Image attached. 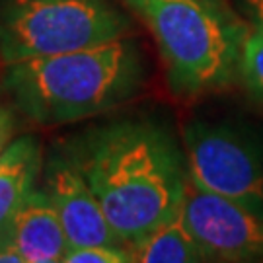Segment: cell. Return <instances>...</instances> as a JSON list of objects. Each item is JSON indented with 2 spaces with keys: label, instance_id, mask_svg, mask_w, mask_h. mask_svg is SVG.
Returning a JSON list of instances; mask_svg holds the SVG:
<instances>
[{
  "label": "cell",
  "instance_id": "cell-4",
  "mask_svg": "<svg viewBox=\"0 0 263 263\" xmlns=\"http://www.w3.org/2000/svg\"><path fill=\"white\" fill-rule=\"evenodd\" d=\"M129 29L107 0H0V65L102 45Z\"/></svg>",
  "mask_w": 263,
  "mask_h": 263
},
{
  "label": "cell",
  "instance_id": "cell-9",
  "mask_svg": "<svg viewBox=\"0 0 263 263\" xmlns=\"http://www.w3.org/2000/svg\"><path fill=\"white\" fill-rule=\"evenodd\" d=\"M10 244L24 263L63 261L68 242L47 191L31 189L10 228Z\"/></svg>",
  "mask_w": 263,
  "mask_h": 263
},
{
  "label": "cell",
  "instance_id": "cell-2",
  "mask_svg": "<svg viewBox=\"0 0 263 263\" xmlns=\"http://www.w3.org/2000/svg\"><path fill=\"white\" fill-rule=\"evenodd\" d=\"M142 59L119 37L68 53L4 66L0 90L39 125H66L125 104L142 84Z\"/></svg>",
  "mask_w": 263,
  "mask_h": 263
},
{
  "label": "cell",
  "instance_id": "cell-1",
  "mask_svg": "<svg viewBox=\"0 0 263 263\" xmlns=\"http://www.w3.org/2000/svg\"><path fill=\"white\" fill-rule=\"evenodd\" d=\"M70 162L127 248L178 215L187 193L183 152L152 123L96 129L76 146Z\"/></svg>",
  "mask_w": 263,
  "mask_h": 263
},
{
  "label": "cell",
  "instance_id": "cell-8",
  "mask_svg": "<svg viewBox=\"0 0 263 263\" xmlns=\"http://www.w3.org/2000/svg\"><path fill=\"white\" fill-rule=\"evenodd\" d=\"M41 166V144L33 135L12 139L0 154V263H24L10 244V228L20 205L35 189Z\"/></svg>",
  "mask_w": 263,
  "mask_h": 263
},
{
  "label": "cell",
  "instance_id": "cell-3",
  "mask_svg": "<svg viewBox=\"0 0 263 263\" xmlns=\"http://www.w3.org/2000/svg\"><path fill=\"white\" fill-rule=\"evenodd\" d=\"M151 29L174 94L226 86L240 70L248 28L220 0H125Z\"/></svg>",
  "mask_w": 263,
  "mask_h": 263
},
{
  "label": "cell",
  "instance_id": "cell-10",
  "mask_svg": "<svg viewBox=\"0 0 263 263\" xmlns=\"http://www.w3.org/2000/svg\"><path fill=\"white\" fill-rule=\"evenodd\" d=\"M133 261L139 263H197L207 261L203 250L183 222L181 211L168 222L129 248Z\"/></svg>",
  "mask_w": 263,
  "mask_h": 263
},
{
  "label": "cell",
  "instance_id": "cell-7",
  "mask_svg": "<svg viewBox=\"0 0 263 263\" xmlns=\"http://www.w3.org/2000/svg\"><path fill=\"white\" fill-rule=\"evenodd\" d=\"M45 191L55 205L68 246L127 248L111 228L84 176L70 160H55L51 164L45 174Z\"/></svg>",
  "mask_w": 263,
  "mask_h": 263
},
{
  "label": "cell",
  "instance_id": "cell-13",
  "mask_svg": "<svg viewBox=\"0 0 263 263\" xmlns=\"http://www.w3.org/2000/svg\"><path fill=\"white\" fill-rule=\"evenodd\" d=\"M16 133V121L14 115L6 105L0 102V154L4 152V148L8 146Z\"/></svg>",
  "mask_w": 263,
  "mask_h": 263
},
{
  "label": "cell",
  "instance_id": "cell-11",
  "mask_svg": "<svg viewBox=\"0 0 263 263\" xmlns=\"http://www.w3.org/2000/svg\"><path fill=\"white\" fill-rule=\"evenodd\" d=\"M238 72L252 98L263 105V33L255 29L246 37Z\"/></svg>",
  "mask_w": 263,
  "mask_h": 263
},
{
  "label": "cell",
  "instance_id": "cell-6",
  "mask_svg": "<svg viewBox=\"0 0 263 263\" xmlns=\"http://www.w3.org/2000/svg\"><path fill=\"white\" fill-rule=\"evenodd\" d=\"M181 216L207 261H263V211L189 183Z\"/></svg>",
  "mask_w": 263,
  "mask_h": 263
},
{
  "label": "cell",
  "instance_id": "cell-5",
  "mask_svg": "<svg viewBox=\"0 0 263 263\" xmlns=\"http://www.w3.org/2000/svg\"><path fill=\"white\" fill-rule=\"evenodd\" d=\"M183 148L193 187L263 211V160L246 137L197 121L185 127Z\"/></svg>",
  "mask_w": 263,
  "mask_h": 263
},
{
  "label": "cell",
  "instance_id": "cell-14",
  "mask_svg": "<svg viewBox=\"0 0 263 263\" xmlns=\"http://www.w3.org/2000/svg\"><path fill=\"white\" fill-rule=\"evenodd\" d=\"M242 10L254 24L255 31L263 33V0H242Z\"/></svg>",
  "mask_w": 263,
  "mask_h": 263
},
{
  "label": "cell",
  "instance_id": "cell-12",
  "mask_svg": "<svg viewBox=\"0 0 263 263\" xmlns=\"http://www.w3.org/2000/svg\"><path fill=\"white\" fill-rule=\"evenodd\" d=\"M63 263H133V257L119 246H68Z\"/></svg>",
  "mask_w": 263,
  "mask_h": 263
}]
</instances>
